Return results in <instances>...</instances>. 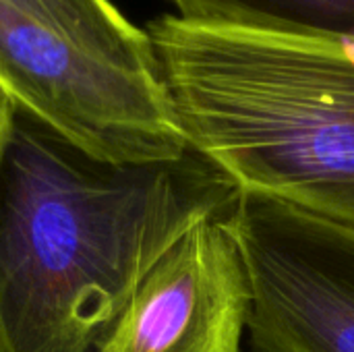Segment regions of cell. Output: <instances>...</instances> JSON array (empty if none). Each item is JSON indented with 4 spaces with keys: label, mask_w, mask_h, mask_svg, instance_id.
I'll return each mask as SVG.
<instances>
[{
    "label": "cell",
    "mask_w": 354,
    "mask_h": 352,
    "mask_svg": "<svg viewBox=\"0 0 354 352\" xmlns=\"http://www.w3.org/2000/svg\"><path fill=\"white\" fill-rule=\"evenodd\" d=\"M0 89L60 137L106 162H153L189 145L160 71L112 64L0 0Z\"/></svg>",
    "instance_id": "obj_3"
},
{
    "label": "cell",
    "mask_w": 354,
    "mask_h": 352,
    "mask_svg": "<svg viewBox=\"0 0 354 352\" xmlns=\"http://www.w3.org/2000/svg\"><path fill=\"white\" fill-rule=\"evenodd\" d=\"M239 195L191 147L106 162L15 106L0 147V352H95L162 255Z\"/></svg>",
    "instance_id": "obj_1"
},
{
    "label": "cell",
    "mask_w": 354,
    "mask_h": 352,
    "mask_svg": "<svg viewBox=\"0 0 354 352\" xmlns=\"http://www.w3.org/2000/svg\"><path fill=\"white\" fill-rule=\"evenodd\" d=\"M12 116H15V104L0 89V147L8 139V133H10V127H12Z\"/></svg>",
    "instance_id": "obj_7"
},
{
    "label": "cell",
    "mask_w": 354,
    "mask_h": 352,
    "mask_svg": "<svg viewBox=\"0 0 354 352\" xmlns=\"http://www.w3.org/2000/svg\"><path fill=\"white\" fill-rule=\"evenodd\" d=\"M228 216L162 255L95 352H241L253 290Z\"/></svg>",
    "instance_id": "obj_5"
},
{
    "label": "cell",
    "mask_w": 354,
    "mask_h": 352,
    "mask_svg": "<svg viewBox=\"0 0 354 352\" xmlns=\"http://www.w3.org/2000/svg\"><path fill=\"white\" fill-rule=\"evenodd\" d=\"M180 19L274 37L354 46V0H168Z\"/></svg>",
    "instance_id": "obj_6"
},
{
    "label": "cell",
    "mask_w": 354,
    "mask_h": 352,
    "mask_svg": "<svg viewBox=\"0 0 354 352\" xmlns=\"http://www.w3.org/2000/svg\"><path fill=\"white\" fill-rule=\"evenodd\" d=\"M228 224L253 290L251 352H354V228L255 193Z\"/></svg>",
    "instance_id": "obj_4"
},
{
    "label": "cell",
    "mask_w": 354,
    "mask_h": 352,
    "mask_svg": "<svg viewBox=\"0 0 354 352\" xmlns=\"http://www.w3.org/2000/svg\"><path fill=\"white\" fill-rule=\"evenodd\" d=\"M187 145L255 193L354 228V46L147 25Z\"/></svg>",
    "instance_id": "obj_2"
}]
</instances>
